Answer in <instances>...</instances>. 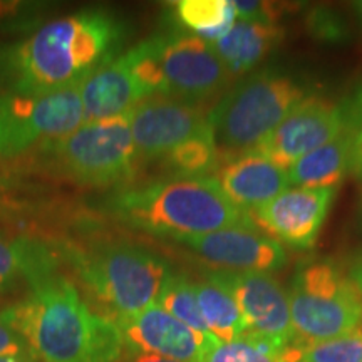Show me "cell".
I'll return each instance as SVG.
<instances>
[{
    "mask_svg": "<svg viewBox=\"0 0 362 362\" xmlns=\"http://www.w3.org/2000/svg\"><path fill=\"white\" fill-rule=\"evenodd\" d=\"M129 362H178V361H171V359H166V357L151 356V354H131Z\"/></svg>",
    "mask_w": 362,
    "mask_h": 362,
    "instance_id": "d6a6232c",
    "label": "cell"
},
{
    "mask_svg": "<svg viewBox=\"0 0 362 362\" xmlns=\"http://www.w3.org/2000/svg\"><path fill=\"white\" fill-rule=\"evenodd\" d=\"M175 8L181 24L210 44L223 37L237 21L232 0H181Z\"/></svg>",
    "mask_w": 362,
    "mask_h": 362,
    "instance_id": "44dd1931",
    "label": "cell"
},
{
    "mask_svg": "<svg viewBox=\"0 0 362 362\" xmlns=\"http://www.w3.org/2000/svg\"><path fill=\"white\" fill-rule=\"evenodd\" d=\"M124 35L121 22L104 11L47 22L0 47V90L40 96L79 88L119 56Z\"/></svg>",
    "mask_w": 362,
    "mask_h": 362,
    "instance_id": "7a4b0ae2",
    "label": "cell"
},
{
    "mask_svg": "<svg viewBox=\"0 0 362 362\" xmlns=\"http://www.w3.org/2000/svg\"><path fill=\"white\" fill-rule=\"evenodd\" d=\"M346 128V104L309 96L288 112L255 151L288 170L300 158L337 138Z\"/></svg>",
    "mask_w": 362,
    "mask_h": 362,
    "instance_id": "7c38bea8",
    "label": "cell"
},
{
    "mask_svg": "<svg viewBox=\"0 0 362 362\" xmlns=\"http://www.w3.org/2000/svg\"><path fill=\"white\" fill-rule=\"evenodd\" d=\"M309 96L310 88L280 71L264 69L242 78L208 111V126L218 156L228 160L255 151L288 112Z\"/></svg>",
    "mask_w": 362,
    "mask_h": 362,
    "instance_id": "277c9868",
    "label": "cell"
},
{
    "mask_svg": "<svg viewBox=\"0 0 362 362\" xmlns=\"http://www.w3.org/2000/svg\"><path fill=\"white\" fill-rule=\"evenodd\" d=\"M44 149L62 175L88 187L121 183L138 165L128 115L84 123Z\"/></svg>",
    "mask_w": 362,
    "mask_h": 362,
    "instance_id": "52a82bcc",
    "label": "cell"
},
{
    "mask_svg": "<svg viewBox=\"0 0 362 362\" xmlns=\"http://www.w3.org/2000/svg\"><path fill=\"white\" fill-rule=\"evenodd\" d=\"M131 354H151L178 362H198L216 341L198 336L163 307L153 305L116 322Z\"/></svg>",
    "mask_w": 362,
    "mask_h": 362,
    "instance_id": "9a60e30c",
    "label": "cell"
},
{
    "mask_svg": "<svg viewBox=\"0 0 362 362\" xmlns=\"http://www.w3.org/2000/svg\"><path fill=\"white\" fill-rule=\"evenodd\" d=\"M347 107V128L354 134H362V84L357 88Z\"/></svg>",
    "mask_w": 362,
    "mask_h": 362,
    "instance_id": "f546056e",
    "label": "cell"
},
{
    "mask_svg": "<svg viewBox=\"0 0 362 362\" xmlns=\"http://www.w3.org/2000/svg\"><path fill=\"white\" fill-rule=\"evenodd\" d=\"M354 134L349 128L324 146L317 148L287 170L296 188H336L352 165Z\"/></svg>",
    "mask_w": 362,
    "mask_h": 362,
    "instance_id": "d6986e66",
    "label": "cell"
},
{
    "mask_svg": "<svg viewBox=\"0 0 362 362\" xmlns=\"http://www.w3.org/2000/svg\"><path fill=\"white\" fill-rule=\"evenodd\" d=\"M156 304L163 307L168 314L176 317L180 322L188 325L198 336L205 337L208 341H216L208 330L205 320H203L197 293H194V285L189 282L188 277L171 274L170 279L163 285V291Z\"/></svg>",
    "mask_w": 362,
    "mask_h": 362,
    "instance_id": "603a6c76",
    "label": "cell"
},
{
    "mask_svg": "<svg viewBox=\"0 0 362 362\" xmlns=\"http://www.w3.org/2000/svg\"><path fill=\"white\" fill-rule=\"evenodd\" d=\"M354 11L357 13V17H359V21L362 22V0L361 2H354Z\"/></svg>",
    "mask_w": 362,
    "mask_h": 362,
    "instance_id": "e575fe53",
    "label": "cell"
},
{
    "mask_svg": "<svg viewBox=\"0 0 362 362\" xmlns=\"http://www.w3.org/2000/svg\"><path fill=\"white\" fill-rule=\"evenodd\" d=\"M282 362H362V327L319 342L296 341L280 354Z\"/></svg>",
    "mask_w": 362,
    "mask_h": 362,
    "instance_id": "7402d4cb",
    "label": "cell"
},
{
    "mask_svg": "<svg viewBox=\"0 0 362 362\" xmlns=\"http://www.w3.org/2000/svg\"><path fill=\"white\" fill-rule=\"evenodd\" d=\"M221 280L232 291L245 322V336L269 342L284 351L297 341L292 324L288 292L269 272L220 270Z\"/></svg>",
    "mask_w": 362,
    "mask_h": 362,
    "instance_id": "9c48e42d",
    "label": "cell"
},
{
    "mask_svg": "<svg viewBox=\"0 0 362 362\" xmlns=\"http://www.w3.org/2000/svg\"><path fill=\"white\" fill-rule=\"evenodd\" d=\"M282 34L277 24L237 19L223 37L210 45L230 76H242L269 57Z\"/></svg>",
    "mask_w": 362,
    "mask_h": 362,
    "instance_id": "ac0fdd59",
    "label": "cell"
},
{
    "mask_svg": "<svg viewBox=\"0 0 362 362\" xmlns=\"http://www.w3.org/2000/svg\"><path fill=\"white\" fill-rule=\"evenodd\" d=\"M84 123L124 116L136 104L149 99L136 78L128 54H119L111 62L94 71L79 86Z\"/></svg>",
    "mask_w": 362,
    "mask_h": 362,
    "instance_id": "e0dca14e",
    "label": "cell"
},
{
    "mask_svg": "<svg viewBox=\"0 0 362 362\" xmlns=\"http://www.w3.org/2000/svg\"><path fill=\"white\" fill-rule=\"evenodd\" d=\"M0 362H35L33 354H17V356H0Z\"/></svg>",
    "mask_w": 362,
    "mask_h": 362,
    "instance_id": "836d02e7",
    "label": "cell"
},
{
    "mask_svg": "<svg viewBox=\"0 0 362 362\" xmlns=\"http://www.w3.org/2000/svg\"><path fill=\"white\" fill-rule=\"evenodd\" d=\"M110 211L123 223L156 237H200L233 226L255 228L252 215L226 197L215 176H173L116 193Z\"/></svg>",
    "mask_w": 362,
    "mask_h": 362,
    "instance_id": "3957f363",
    "label": "cell"
},
{
    "mask_svg": "<svg viewBox=\"0 0 362 362\" xmlns=\"http://www.w3.org/2000/svg\"><path fill=\"white\" fill-rule=\"evenodd\" d=\"M30 296L0 314L44 362H117L124 341L116 320L90 310L76 285L59 274L52 252L33 240L13 242Z\"/></svg>",
    "mask_w": 362,
    "mask_h": 362,
    "instance_id": "6da1fadb",
    "label": "cell"
},
{
    "mask_svg": "<svg viewBox=\"0 0 362 362\" xmlns=\"http://www.w3.org/2000/svg\"><path fill=\"white\" fill-rule=\"evenodd\" d=\"M235 13L240 21L253 22H270L277 24L279 8L269 2H250V0H235Z\"/></svg>",
    "mask_w": 362,
    "mask_h": 362,
    "instance_id": "4316f807",
    "label": "cell"
},
{
    "mask_svg": "<svg viewBox=\"0 0 362 362\" xmlns=\"http://www.w3.org/2000/svg\"><path fill=\"white\" fill-rule=\"evenodd\" d=\"M19 274L16 247L0 232V288L11 285Z\"/></svg>",
    "mask_w": 362,
    "mask_h": 362,
    "instance_id": "83f0119b",
    "label": "cell"
},
{
    "mask_svg": "<svg viewBox=\"0 0 362 362\" xmlns=\"http://www.w3.org/2000/svg\"><path fill=\"white\" fill-rule=\"evenodd\" d=\"M336 197V188H292L253 211L252 220L280 243L307 250L314 247Z\"/></svg>",
    "mask_w": 362,
    "mask_h": 362,
    "instance_id": "4fadbf2b",
    "label": "cell"
},
{
    "mask_svg": "<svg viewBox=\"0 0 362 362\" xmlns=\"http://www.w3.org/2000/svg\"><path fill=\"white\" fill-rule=\"evenodd\" d=\"M198 362H282L280 356L260 344L242 337L233 342H216Z\"/></svg>",
    "mask_w": 362,
    "mask_h": 362,
    "instance_id": "d4e9b609",
    "label": "cell"
},
{
    "mask_svg": "<svg viewBox=\"0 0 362 362\" xmlns=\"http://www.w3.org/2000/svg\"><path fill=\"white\" fill-rule=\"evenodd\" d=\"M218 158L210 129V133L173 149L168 156L163 158V161L175 171V176H206L210 170L218 168Z\"/></svg>",
    "mask_w": 362,
    "mask_h": 362,
    "instance_id": "cb8c5ba5",
    "label": "cell"
},
{
    "mask_svg": "<svg viewBox=\"0 0 362 362\" xmlns=\"http://www.w3.org/2000/svg\"><path fill=\"white\" fill-rule=\"evenodd\" d=\"M83 124L79 88L40 96L0 90V160L56 141Z\"/></svg>",
    "mask_w": 362,
    "mask_h": 362,
    "instance_id": "ba28073f",
    "label": "cell"
},
{
    "mask_svg": "<svg viewBox=\"0 0 362 362\" xmlns=\"http://www.w3.org/2000/svg\"><path fill=\"white\" fill-rule=\"evenodd\" d=\"M180 243L220 270L274 272L287 264V250L279 240L252 226H233Z\"/></svg>",
    "mask_w": 362,
    "mask_h": 362,
    "instance_id": "5bb4252c",
    "label": "cell"
},
{
    "mask_svg": "<svg viewBox=\"0 0 362 362\" xmlns=\"http://www.w3.org/2000/svg\"><path fill=\"white\" fill-rule=\"evenodd\" d=\"M351 168L354 170V173L362 180V134H354V146H352Z\"/></svg>",
    "mask_w": 362,
    "mask_h": 362,
    "instance_id": "4dcf8cb0",
    "label": "cell"
},
{
    "mask_svg": "<svg viewBox=\"0 0 362 362\" xmlns=\"http://www.w3.org/2000/svg\"><path fill=\"white\" fill-rule=\"evenodd\" d=\"M198 307L208 330L218 342H233L245 336L247 329L232 291L218 272H208L200 282H193Z\"/></svg>",
    "mask_w": 362,
    "mask_h": 362,
    "instance_id": "ffe728a7",
    "label": "cell"
},
{
    "mask_svg": "<svg viewBox=\"0 0 362 362\" xmlns=\"http://www.w3.org/2000/svg\"><path fill=\"white\" fill-rule=\"evenodd\" d=\"M349 277L352 279V282L356 284V287L359 288V292L362 293V257H359V259L354 262Z\"/></svg>",
    "mask_w": 362,
    "mask_h": 362,
    "instance_id": "1f68e13d",
    "label": "cell"
},
{
    "mask_svg": "<svg viewBox=\"0 0 362 362\" xmlns=\"http://www.w3.org/2000/svg\"><path fill=\"white\" fill-rule=\"evenodd\" d=\"M208 112L200 104L155 96L136 104L128 112L138 161H156L181 144L210 133Z\"/></svg>",
    "mask_w": 362,
    "mask_h": 362,
    "instance_id": "8fae6325",
    "label": "cell"
},
{
    "mask_svg": "<svg viewBox=\"0 0 362 362\" xmlns=\"http://www.w3.org/2000/svg\"><path fill=\"white\" fill-rule=\"evenodd\" d=\"M17 354H30L29 347L19 334L2 322L0 319V356H17Z\"/></svg>",
    "mask_w": 362,
    "mask_h": 362,
    "instance_id": "f1b7e54d",
    "label": "cell"
},
{
    "mask_svg": "<svg viewBox=\"0 0 362 362\" xmlns=\"http://www.w3.org/2000/svg\"><path fill=\"white\" fill-rule=\"evenodd\" d=\"M165 96L200 104L228 84L230 74L210 42L194 34H160Z\"/></svg>",
    "mask_w": 362,
    "mask_h": 362,
    "instance_id": "30bf717a",
    "label": "cell"
},
{
    "mask_svg": "<svg viewBox=\"0 0 362 362\" xmlns=\"http://www.w3.org/2000/svg\"><path fill=\"white\" fill-rule=\"evenodd\" d=\"M307 25L309 33L322 42L337 44L349 37V27L346 21L330 8H314L307 19Z\"/></svg>",
    "mask_w": 362,
    "mask_h": 362,
    "instance_id": "484cf974",
    "label": "cell"
},
{
    "mask_svg": "<svg viewBox=\"0 0 362 362\" xmlns=\"http://www.w3.org/2000/svg\"><path fill=\"white\" fill-rule=\"evenodd\" d=\"M81 279L115 312V320L131 319L156 305L171 267L158 253L128 242H104L71 252Z\"/></svg>",
    "mask_w": 362,
    "mask_h": 362,
    "instance_id": "5b68a950",
    "label": "cell"
},
{
    "mask_svg": "<svg viewBox=\"0 0 362 362\" xmlns=\"http://www.w3.org/2000/svg\"><path fill=\"white\" fill-rule=\"evenodd\" d=\"M215 180L226 197L248 214L259 210L291 187L287 170L257 151L223 160L216 168Z\"/></svg>",
    "mask_w": 362,
    "mask_h": 362,
    "instance_id": "2e32d148",
    "label": "cell"
},
{
    "mask_svg": "<svg viewBox=\"0 0 362 362\" xmlns=\"http://www.w3.org/2000/svg\"><path fill=\"white\" fill-rule=\"evenodd\" d=\"M288 302L300 342L327 341L362 327V293L334 262L300 267L292 279Z\"/></svg>",
    "mask_w": 362,
    "mask_h": 362,
    "instance_id": "8992f818",
    "label": "cell"
}]
</instances>
